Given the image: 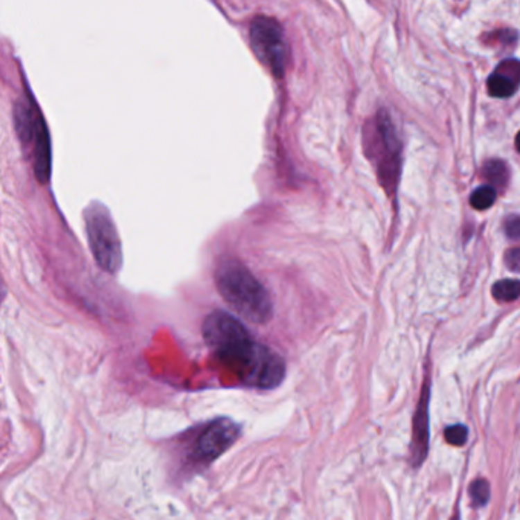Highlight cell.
Returning <instances> with one entry per match:
<instances>
[{"label": "cell", "mask_w": 520, "mask_h": 520, "mask_svg": "<svg viewBox=\"0 0 520 520\" xmlns=\"http://www.w3.org/2000/svg\"><path fill=\"white\" fill-rule=\"evenodd\" d=\"M214 278L218 293L240 316L259 325L272 319L273 304L269 292L240 259L221 258Z\"/></svg>", "instance_id": "cell-2"}, {"label": "cell", "mask_w": 520, "mask_h": 520, "mask_svg": "<svg viewBox=\"0 0 520 520\" xmlns=\"http://www.w3.org/2000/svg\"><path fill=\"white\" fill-rule=\"evenodd\" d=\"M516 148H517V151L520 153V132H519L517 136H516Z\"/></svg>", "instance_id": "cell-17"}, {"label": "cell", "mask_w": 520, "mask_h": 520, "mask_svg": "<svg viewBox=\"0 0 520 520\" xmlns=\"http://www.w3.org/2000/svg\"><path fill=\"white\" fill-rule=\"evenodd\" d=\"M444 437H446V441L449 442V444L461 447L469 440V429L465 426H462V424L450 426V427H447V429H446Z\"/></svg>", "instance_id": "cell-14"}, {"label": "cell", "mask_w": 520, "mask_h": 520, "mask_svg": "<svg viewBox=\"0 0 520 520\" xmlns=\"http://www.w3.org/2000/svg\"><path fill=\"white\" fill-rule=\"evenodd\" d=\"M496 197H498V191L488 183V185H483L473 191V194L470 197V205L478 211H485L488 208H492L493 203L496 202Z\"/></svg>", "instance_id": "cell-11"}, {"label": "cell", "mask_w": 520, "mask_h": 520, "mask_svg": "<svg viewBox=\"0 0 520 520\" xmlns=\"http://www.w3.org/2000/svg\"><path fill=\"white\" fill-rule=\"evenodd\" d=\"M250 46L254 53L273 76H284L288 64V43L279 23L266 15H258L249 28Z\"/></svg>", "instance_id": "cell-5"}, {"label": "cell", "mask_w": 520, "mask_h": 520, "mask_svg": "<svg viewBox=\"0 0 520 520\" xmlns=\"http://www.w3.org/2000/svg\"><path fill=\"white\" fill-rule=\"evenodd\" d=\"M15 130L20 141L31 145L35 177L40 183H48L52 170V151L49 132L40 110L31 96H23L15 105Z\"/></svg>", "instance_id": "cell-3"}, {"label": "cell", "mask_w": 520, "mask_h": 520, "mask_svg": "<svg viewBox=\"0 0 520 520\" xmlns=\"http://www.w3.org/2000/svg\"><path fill=\"white\" fill-rule=\"evenodd\" d=\"M427 404H429V389H424V394L419 400L418 412L415 417L414 427V458L418 462H423L427 452V440H429V414H427Z\"/></svg>", "instance_id": "cell-9"}, {"label": "cell", "mask_w": 520, "mask_h": 520, "mask_svg": "<svg viewBox=\"0 0 520 520\" xmlns=\"http://www.w3.org/2000/svg\"><path fill=\"white\" fill-rule=\"evenodd\" d=\"M505 264L511 272L520 273V248L510 249L505 255Z\"/></svg>", "instance_id": "cell-16"}, {"label": "cell", "mask_w": 520, "mask_h": 520, "mask_svg": "<svg viewBox=\"0 0 520 520\" xmlns=\"http://www.w3.org/2000/svg\"><path fill=\"white\" fill-rule=\"evenodd\" d=\"M89 246L98 266L107 273H118L122 266V248L116 225L103 203L94 202L84 212Z\"/></svg>", "instance_id": "cell-4"}, {"label": "cell", "mask_w": 520, "mask_h": 520, "mask_svg": "<svg viewBox=\"0 0 520 520\" xmlns=\"http://www.w3.org/2000/svg\"><path fill=\"white\" fill-rule=\"evenodd\" d=\"M493 296L499 302L516 301L520 296V281L519 279H502L493 286Z\"/></svg>", "instance_id": "cell-10"}, {"label": "cell", "mask_w": 520, "mask_h": 520, "mask_svg": "<svg viewBox=\"0 0 520 520\" xmlns=\"http://www.w3.org/2000/svg\"><path fill=\"white\" fill-rule=\"evenodd\" d=\"M206 345L217 361L231 368L244 385L273 389L286 377V363L279 354L254 340L250 331L226 311H212L203 327Z\"/></svg>", "instance_id": "cell-1"}, {"label": "cell", "mask_w": 520, "mask_h": 520, "mask_svg": "<svg viewBox=\"0 0 520 520\" xmlns=\"http://www.w3.org/2000/svg\"><path fill=\"white\" fill-rule=\"evenodd\" d=\"M505 234L511 240H520V217L510 216L505 220Z\"/></svg>", "instance_id": "cell-15"}, {"label": "cell", "mask_w": 520, "mask_h": 520, "mask_svg": "<svg viewBox=\"0 0 520 520\" xmlns=\"http://www.w3.org/2000/svg\"><path fill=\"white\" fill-rule=\"evenodd\" d=\"M241 437V426L231 418L221 417L208 423L198 433L194 444L197 462L208 465L227 452Z\"/></svg>", "instance_id": "cell-7"}, {"label": "cell", "mask_w": 520, "mask_h": 520, "mask_svg": "<svg viewBox=\"0 0 520 520\" xmlns=\"http://www.w3.org/2000/svg\"><path fill=\"white\" fill-rule=\"evenodd\" d=\"M471 501L476 507H484L490 499V484L485 479H478L470 485Z\"/></svg>", "instance_id": "cell-13"}, {"label": "cell", "mask_w": 520, "mask_h": 520, "mask_svg": "<svg viewBox=\"0 0 520 520\" xmlns=\"http://www.w3.org/2000/svg\"><path fill=\"white\" fill-rule=\"evenodd\" d=\"M520 86V61L507 60L496 67L487 81L488 94L494 98H510Z\"/></svg>", "instance_id": "cell-8"}, {"label": "cell", "mask_w": 520, "mask_h": 520, "mask_svg": "<svg viewBox=\"0 0 520 520\" xmlns=\"http://www.w3.org/2000/svg\"><path fill=\"white\" fill-rule=\"evenodd\" d=\"M371 148L374 157L379 159V175L385 188H392L399 180L400 171V142L397 139L392 121L386 113H380L372 127Z\"/></svg>", "instance_id": "cell-6"}, {"label": "cell", "mask_w": 520, "mask_h": 520, "mask_svg": "<svg viewBox=\"0 0 520 520\" xmlns=\"http://www.w3.org/2000/svg\"><path fill=\"white\" fill-rule=\"evenodd\" d=\"M484 175L485 179L490 182V185L496 187H503L507 183L508 177V170L507 165L501 162V160H490L484 166Z\"/></svg>", "instance_id": "cell-12"}]
</instances>
